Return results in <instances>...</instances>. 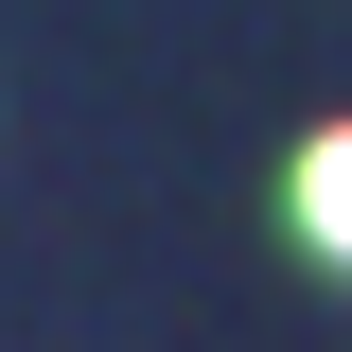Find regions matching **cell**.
Segmentation results:
<instances>
[{
	"instance_id": "cell-1",
	"label": "cell",
	"mask_w": 352,
	"mask_h": 352,
	"mask_svg": "<svg viewBox=\"0 0 352 352\" xmlns=\"http://www.w3.org/2000/svg\"><path fill=\"white\" fill-rule=\"evenodd\" d=\"M300 229H317V247L352 264V124H335V141H317V159H300Z\"/></svg>"
}]
</instances>
